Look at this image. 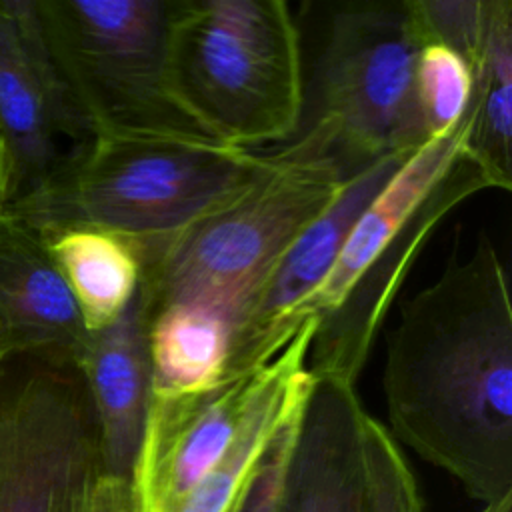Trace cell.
<instances>
[{
	"instance_id": "8992f818",
	"label": "cell",
	"mask_w": 512,
	"mask_h": 512,
	"mask_svg": "<svg viewBox=\"0 0 512 512\" xmlns=\"http://www.w3.org/2000/svg\"><path fill=\"white\" fill-rule=\"evenodd\" d=\"M424 44L414 0L348 6L332 18L304 132L348 174L428 140L416 94Z\"/></svg>"
},
{
	"instance_id": "5b68a950",
	"label": "cell",
	"mask_w": 512,
	"mask_h": 512,
	"mask_svg": "<svg viewBox=\"0 0 512 512\" xmlns=\"http://www.w3.org/2000/svg\"><path fill=\"white\" fill-rule=\"evenodd\" d=\"M166 68L180 108L220 144L250 150L300 126V38L282 0H170Z\"/></svg>"
},
{
	"instance_id": "4fadbf2b",
	"label": "cell",
	"mask_w": 512,
	"mask_h": 512,
	"mask_svg": "<svg viewBox=\"0 0 512 512\" xmlns=\"http://www.w3.org/2000/svg\"><path fill=\"white\" fill-rule=\"evenodd\" d=\"M88 330L46 238L0 212V358L42 352L78 358Z\"/></svg>"
},
{
	"instance_id": "44dd1931",
	"label": "cell",
	"mask_w": 512,
	"mask_h": 512,
	"mask_svg": "<svg viewBox=\"0 0 512 512\" xmlns=\"http://www.w3.org/2000/svg\"><path fill=\"white\" fill-rule=\"evenodd\" d=\"M488 0H414L426 42L458 52L474 70L484 42Z\"/></svg>"
},
{
	"instance_id": "e0dca14e",
	"label": "cell",
	"mask_w": 512,
	"mask_h": 512,
	"mask_svg": "<svg viewBox=\"0 0 512 512\" xmlns=\"http://www.w3.org/2000/svg\"><path fill=\"white\" fill-rule=\"evenodd\" d=\"M150 394L172 396L226 380L232 324L206 308L176 304L146 318Z\"/></svg>"
},
{
	"instance_id": "30bf717a",
	"label": "cell",
	"mask_w": 512,
	"mask_h": 512,
	"mask_svg": "<svg viewBox=\"0 0 512 512\" xmlns=\"http://www.w3.org/2000/svg\"><path fill=\"white\" fill-rule=\"evenodd\" d=\"M410 154L380 158L352 174L334 202L290 244L234 326L226 378L258 370L290 342L356 220Z\"/></svg>"
},
{
	"instance_id": "7c38bea8",
	"label": "cell",
	"mask_w": 512,
	"mask_h": 512,
	"mask_svg": "<svg viewBox=\"0 0 512 512\" xmlns=\"http://www.w3.org/2000/svg\"><path fill=\"white\" fill-rule=\"evenodd\" d=\"M370 420L354 384L312 376L292 420L278 512H368Z\"/></svg>"
},
{
	"instance_id": "5bb4252c",
	"label": "cell",
	"mask_w": 512,
	"mask_h": 512,
	"mask_svg": "<svg viewBox=\"0 0 512 512\" xmlns=\"http://www.w3.org/2000/svg\"><path fill=\"white\" fill-rule=\"evenodd\" d=\"M76 364L98 424L100 472L130 480L150 402L146 312L140 288L116 322L88 332Z\"/></svg>"
},
{
	"instance_id": "3957f363",
	"label": "cell",
	"mask_w": 512,
	"mask_h": 512,
	"mask_svg": "<svg viewBox=\"0 0 512 512\" xmlns=\"http://www.w3.org/2000/svg\"><path fill=\"white\" fill-rule=\"evenodd\" d=\"M348 170L308 134L272 152V164L234 200L176 234L138 246L146 318L176 304L234 326L290 244L334 202Z\"/></svg>"
},
{
	"instance_id": "ffe728a7",
	"label": "cell",
	"mask_w": 512,
	"mask_h": 512,
	"mask_svg": "<svg viewBox=\"0 0 512 512\" xmlns=\"http://www.w3.org/2000/svg\"><path fill=\"white\" fill-rule=\"evenodd\" d=\"M368 512H422L408 460L390 430L374 416L368 424Z\"/></svg>"
},
{
	"instance_id": "2e32d148",
	"label": "cell",
	"mask_w": 512,
	"mask_h": 512,
	"mask_svg": "<svg viewBox=\"0 0 512 512\" xmlns=\"http://www.w3.org/2000/svg\"><path fill=\"white\" fill-rule=\"evenodd\" d=\"M88 332L116 322L140 288L142 258L134 240L96 228L46 238Z\"/></svg>"
},
{
	"instance_id": "8fae6325",
	"label": "cell",
	"mask_w": 512,
	"mask_h": 512,
	"mask_svg": "<svg viewBox=\"0 0 512 512\" xmlns=\"http://www.w3.org/2000/svg\"><path fill=\"white\" fill-rule=\"evenodd\" d=\"M270 362L200 392L150 394L130 478L134 512H176L232 444Z\"/></svg>"
},
{
	"instance_id": "52a82bcc",
	"label": "cell",
	"mask_w": 512,
	"mask_h": 512,
	"mask_svg": "<svg viewBox=\"0 0 512 512\" xmlns=\"http://www.w3.org/2000/svg\"><path fill=\"white\" fill-rule=\"evenodd\" d=\"M36 4L50 56L92 136L208 138L186 116L170 88V0Z\"/></svg>"
},
{
	"instance_id": "603a6c76",
	"label": "cell",
	"mask_w": 512,
	"mask_h": 512,
	"mask_svg": "<svg viewBox=\"0 0 512 512\" xmlns=\"http://www.w3.org/2000/svg\"><path fill=\"white\" fill-rule=\"evenodd\" d=\"M88 512H134L132 482L98 472L90 486Z\"/></svg>"
},
{
	"instance_id": "cb8c5ba5",
	"label": "cell",
	"mask_w": 512,
	"mask_h": 512,
	"mask_svg": "<svg viewBox=\"0 0 512 512\" xmlns=\"http://www.w3.org/2000/svg\"><path fill=\"white\" fill-rule=\"evenodd\" d=\"M92 480H94V478H92ZM92 480L86 482V484L76 492V496H74L72 502L68 504V510H66V512H88V498H90Z\"/></svg>"
},
{
	"instance_id": "484cf974",
	"label": "cell",
	"mask_w": 512,
	"mask_h": 512,
	"mask_svg": "<svg viewBox=\"0 0 512 512\" xmlns=\"http://www.w3.org/2000/svg\"><path fill=\"white\" fill-rule=\"evenodd\" d=\"M242 500H244V498H242ZM242 500H240V502H238L230 512H240V508H242Z\"/></svg>"
},
{
	"instance_id": "9a60e30c",
	"label": "cell",
	"mask_w": 512,
	"mask_h": 512,
	"mask_svg": "<svg viewBox=\"0 0 512 512\" xmlns=\"http://www.w3.org/2000/svg\"><path fill=\"white\" fill-rule=\"evenodd\" d=\"M314 328L316 322L308 316L272 358L266 382L232 444L176 512H230L244 498L266 450L310 386L306 360Z\"/></svg>"
},
{
	"instance_id": "ba28073f",
	"label": "cell",
	"mask_w": 512,
	"mask_h": 512,
	"mask_svg": "<svg viewBox=\"0 0 512 512\" xmlns=\"http://www.w3.org/2000/svg\"><path fill=\"white\" fill-rule=\"evenodd\" d=\"M98 472V424L76 360L0 358V512H66Z\"/></svg>"
},
{
	"instance_id": "277c9868",
	"label": "cell",
	"mask_w": 512,
	"mask_h": 512,
	"mask_svg": "<svg viewBox=\"0 0 512 512\" xmlns=\"http://www.w3.org/2000/svg\"><path fill=\"white\" fill-rule=\"evenodd\" d=\"M270 164L272 152L208 138L96 134L40 192L0 212L44 238L96 228L142 244L234 200Z\"/></svg>"
},
{
	"instance_id": "9c48e42d",
	"label": "cell",
	"mask_w": 512,
	"mask_h": 512,
	"mask_svg": "<svg viewBox=\"0 0 512 512\" xmlns=\"http://www.w3.org/2000/svg\"><path fill=\"white\" fill-rule=\"evenodd\" d=\"M90 140L36 0H0V210L40 192Z\"/></svg>"
},
{
	"instance_id": "7a4b0ae2",
	"label": "cell",
	"mask_w": 512,
	"mask_h": 512,
	"mask_svg": "<svg viewBox=\"0 0 512 512\" xmlns=\"http://www.w3.org/2000/svg\"><path fill=\"white\" fill-rule=\"evenodd\" d=\"M470 108L390 176L350 230L332 270L304 306L316 322L306 368L356 384L388 310L430 234L460 202L494 188L468 148Z\"/></svg>"
},
{
	"instance_id": "6da1fadb",
	"label": "cell",
	"mask_w": 512,
	"mask_h": 512,
	"mask_svg": "<svg viewBox=\"0 0 512 512\" xmlns=\"http://www.w3.org/2000/svg\"><path fill=\"white\" fill-rule=\"evenodd\" d=\"M382 388L396 442L482 504L512 494V304L486 234L404 302Z\"/></svg>"
},
{
	"instance_id": "d6986e66",
	"label": "cell",
	"mask_w": 512,
	"mask_h": 512,
	"mask_svg": "<svg viewBox=\"0 0 512 512\" xmlns=\"http://www.w3.org/2000/svg\"><path fill=\"white\" fill-rule=\"evenodd\" d=\"M416 94L428 138L450 132L468 112L474 70L452 48L426 42L416 62Z\"/></svg>"
},
{
	"instance_id": "d4e9b609",
	"label": "cell",
	"mask_w": 512,
	"mask_h": 512,
	"mask_svg": "<svg viewBox=\"0 0 512 512\" xmlns=\"http://www.w3.org/2000/svg\"><path fill=\"white\" fill-rule=\"evenodd\" d=\"M480 512H512V494H508L496 502L484 504V508Z\"/></svg>"
},
{
	"instance_id": "7402d4cb",
	"label": "cell",
	"mask_w": 512,
	"mask_h": 512,
	"mask_svg": "<svg viewBox=\"0 0 512 512\" xmlns=\"http://www.w3.org/2000/svg\"><path fill=\"white\" fill-rule=\"evenodd\" d=\"M296 410H294V414H296ZM294 414L288 418V422L282 426V430L276 434L270 448L266 450V454H264V458L244 494L240 512H278L282 472H284V462H286V454H288Z\"/></svg>"
},
{
	"instance_id": "ac0fdd59",
	"label": "cell",
	"mask_w": 512,
	"mask_h": 512,
	"mask_svg": "<svg viewBox=\"0 0 512 512\" xmlns=\"http://www.w3.org/2000/svg\"><path fill=\"white\" fill-rule=\"evenodd\" d=\"M468 148L496 190L512 188V0H488L486 30L474 66Z\"/></svg>"
}]
</instances>
